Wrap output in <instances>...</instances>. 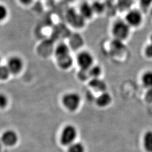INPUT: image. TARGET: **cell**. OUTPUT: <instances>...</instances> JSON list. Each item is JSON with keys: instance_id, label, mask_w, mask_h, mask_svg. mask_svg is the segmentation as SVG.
Instances as JSON below:
<instances>
[{"instance_id": "1", "label": "cell", "mask_w": 152, "mask_h": 152, "mask_svg": "<svg viewBox=\"0 0 152 152\" xmlns=\"http://www.w3.org/2000/svg\"><path fill=\"white\" fill-rule=\"evenodd\" d=\"M77 135L76 127L73 125L66 126L61 131L60 135V142L63 145H70L74 142Z\"/></svg>"}, {"instance_id": "2", "label": "cell", "mask_w": 152, "mask_h": 152, "mask_svg": "<svg viewBox=\"0 0 152 152\" xmlns=\"http://www.w3.org/2000/svg\"><path fill=\"white\" fill-rule=\"evenodd\" d=\"M113 34L117 39L121 40L127 38L130 33V26L122 20H118L114 23L113 29Z\"/></svg>"}, {"instance_id": "3", "label": "cell", "mask_w": 152, "mask_h": 152, "mask_svg": "<svg viewBox=\"0 0 152 152\" xmlns=\"http://www.w3.org/2000/svg\"><path fill=\"white\" fill-rule=\"evenodd\" d=\"M81 102L80 95L76 92H69L64 95L63 103L68 110L74 111L78 108Z\"/></svg>"}, {"instance_id": "4", "label": "cell", "mask_w": 152, "mask_h": 152, "mask_svg": "<svg viewBox=\"0 0 152 152\" xmlns=\"http://www.w3.org/2000/svg\"><path fill=\"white\" fill-rule=\"evenodd\" d=\"M92 55L87 51H82L77 56V63L81 69L88 70L93 64Z\"/></svg>"}, {"instance_id": "5", "label": "cell", "mask_w": 152, "mask_h": 152, "mask_svg": "<svg viewBox=\"0 0 152 152\" xmlns=\"http://www.w3.org/2000/svg\"><path fill=\"white\" fill-rule=\"evenodd\" d=\"M66 18L68 22L75 27L80 28L84 26L85 18L72 9L66 12Z\"/></svg>"}, {"instance_id": "6", "label": "cell", "mask_w": 152, "mask_h": 152, "mask_svg": "<svg viewBox=\"0 0 152 152\" xmlns=\"http://www.w3.org/2000/svg\"><path fill=\"white\" fill-rule=\"evenodd\" d=\"M126 22L130 26H139L142 22V15L140 12L136 10L129 11L126 16Z\"/></svg>"}, {"instance_id": "7", "label": "cell", "mask_w": 152, "mask_h": 152, "mask_svg": "<svg viewBox=\"0 0 152 152\" xmlns=\"http://www.w3.org/2000/svg\"><path fill=\"white\" fill-rule=\"evenodd\" d=\"M23 66V62L21 58L18 56H13L8 61L7 67L10 72L18 73L21 71Z\"/></svg>"}, {"instance_id": "8", "label": "cell", "mask_w": 152, "mask_h": 152, "mask_svg": "<svg viewBox=\"0 0 152 152\" xmlns=\"http://www.w3.org/2000/svg\"><path fill=\"white\" fill-rule=\"evenodd\" d=\"M2 140L6 145H13L15 144L18 141L17 134L14 131H6L2 135Z\"/></svg>"}, {"instance_id": "9", "label": "cell", "mask_w": 152, "mask_h": 152, "mask_svg": "<svg viewBox=\"0 0 152 152\" xmlns=\"http://www.w3.org/2000/svg\"><path fill=\"white\" fill-rule=\"evenodd\" d=\"M112 101L110 95L107 92H103L96 98V103L99 107H105L110 104Z\"/></svg>"}, {"instance_id": "10", "label": "cell", "mask_w": 152, "mask_h": 152, "mask_svg": "<svg viewBox=\"0 0 152 152\" xmlns=\"http://www.w3.org/2000/svg\"><path fill=\"white\" fill-rule=\"evenodd\" d=\"M89 85L94 89L102 92H104L107 88L106 83L99 78H92V80L89 82Z\"/></svg>"}, {"instance_id": "11", "label": "cell", "mask_w": 152, "mask_h": 152, "mask_svg": "<svg viewBox=\"0 0 152 152\" xmlns=\"http://www.w3.org/2000/svg\"><path fill=\"white\" fill-rule=\"evenodd\" d=\"M80 14L85 19L90 18L92 16L94 11L92 9V6L88 3L84 2L80 6Z\"/></svg>"}, {"instance_id": "12", "label": "cell", "mask_w": 152, "mask_h": 152, "mask_svg": "<svg viewBox=\"0 0 152 152\" xmlns=\"http://www.w3.org/2000/svg\"><path fill=\"white\" fill-rule=\"evenodd\" d=\"M69 55V50L66 45L60 44L56 47L55 50V55L57 59L63 58Z\"/></svg>"}, {"instance_id": "13", "label": "cell", "mask_w": 152, "mask_h": 152, "mask_svg": "<svg viewBox=\"0 0 152 152\" xmlns=\"http://www.w3.org/2000/svg\"><path fill=\"white\" fill-rule=\"evenodd\" d=\"M144 146L147 152H152V131H147L144 136Z\"/></svg>"}, {"instance_id": "14", "label": "cell", "mask_w": 152, "mask_h": 152, "mask_svg": "<svg viewBox=\"0 0 152 152\" xmlns=\"http://www.w3.org/2000/svg\"><path fill=\"white\" fill-rule=\"evenodd\" d=\"M58 63L60 67L63 69H68L69 68L72 64L73 60L70 55L66 56L63 58L57 59Z\"/></svg>"}, {"instance_id": "15", "label": "cell", "mask_w": 152, "mask_h": 152, "mask_svg": "<svg viewBox=\"0 0 152 152\" xmlns=\"http://www.w3.org/2000/svg\"><path fill=\"white\" fill-rule=\"evenodd\" d=\"M68 152H85V147L81 142H74L69 145Z\"/></svg>"}, {"instance_id": "16", "label": "cell", "mask_w": 152, "mask_h": 152, "mask_svg": "<svg viewBox=\"0 0 152 152\" xmlns=\"http://www.w3.org/2000/svg\"><path fill=\"white\" fill-rule=\"evenodd\" d=\"M142 82L145 87H152V72H147L142 77Z\"/></svg>"}, {"instance_id": "17", "label": "cell", "mask_w": 152, "mask_h": 152, "mask_svg": "<svg viewBox=\"0 0 152 152\" xmlns=\"http://www.w3.org/2000/svg\"><path fill=\"white\" fill-rule=\"evenodd\" d=\"M90 77L94 78H99L102 73V69L100 66L97 65H92V66L88 69Z\"/></svg>"}, {"instance_id": "18", "label": "cell", "mask_w": 152, "mask_h": 152, "mask_svg": "<svg viewBox=\"0 0 152 152\" xmlns=\"http://www.w3.org/2000/svg\"><path fill=\"white\" fill-rule=\"evenodd\" d=\"M10 71L7 66L0 65V80H4L8 78L10 74Z\"/></svg>"}, {"instance_id": "19", "label": "cell", "mask_w": 152, "mask_h": 152, "mask_svg": "<svg viewBox=\"0 0 152 152\" xmlns=\"http://www.w3.org/2000/svg\"><path fill=\"white\" fill-rule=\"evenodd\" d=\"M91 6L94 12L101 13L105 9V6L103 4L100 2H95Z\"/></svg>"}, {"instance_id": "20", "label": "cell", "mask_w": 152, "mask_h": 152, "mask_svg": "<svg viewBox=\"0 0 152 152\" xmlns=\"http://www.w3.org/2000/svg\"><path fill=\"white\" fill-rule=\"evenodd\" d=\"M131 4V0H118V6L121 10L128 9Z\"/></svg>"}, {"instance_id": "21", "label": "cell", "mask_w": 152, "mask_h": 152, "mask_svg": "<svg viewBox=\"0 0 152 152\" xmlns=\"http://www.w3.org/2000/svg\"><path fill=\"white\" fill-rule=\"evenodd\" d=\"M8 15V10L5 6L0 4V21L4 20Z\"/></svg>"}, {"instance_id": "22", "label": "cell", "mask_w": 152, "mask_h": 152, "mask_svg": "<svg viewBox=\"0 0 152 152\" xmlns=\"http://www.w3.org/2000/svg\"><path fill=\"white\" fill-rule=\"evenodd\" d=\"M8 103L7 98L3 94H0V108H4Z\"/></svg>"}, {"instance_id": "23", "label": "cell", "mask_w": 152, "mask_h": 152, "mask_svg": "<svg viewBox=\"0 0 152 152\" xmlns=\"http://www.w3.org/2000/svg\"><path fill=\"white\" fill-rule=\"evenodd\" d=\"M79 77L81 79H82L83 80H86L87 78H88L90 76L88 74V70H83V69H81V71L79 73Z\"/></svg>"}, {"instance_id": "24", "label": "cell", "mask_w": 152, "mask_h": 152, "mask_svg": "<svg viewBox=\"0 0 152 152\" xmlns=\"http://www.w3.org/2000/svg\"><path fill=\"white\" fill-rule=\"evenodd\" d=\"M140 5L142 7L148 8L152 4V0H140Z\"/></svg>"}, {"instance_id": "25", "label": "cell", "mask_w": 152, "mask_h": 152, "mask_svg": "<svg viewBox=\"0 0 152 152\" xmlns=\"http://www.w3.org/2000/svg\"><path fill=\"white\" fill-rule=\"evenodd\" d=\"M145 53L148 57L152 58V42L147 46Z\"/></svg>"}, {"instance_id": "26", "label": "cell", "mask_w": 152, "mask_h": 152, "mask_svg": "<svg viewBox=\"0 0 152 152\" xmlns=\"http://www.w3.org/2000/svg\"><path fill=\"white\" fill-rule=\"evenodd\" d=\"M146 100L148 102H152V87L149 88L145 95Z\"/></svg>"}, {"instance_id": "27", "label": "cell", "mask_w": 152, "mask_h": 152, "mask_svg": "<svg viewBox=\"0 0 152 152\" xmlns=\"http://www.w3.org/2000/svg\"><path fill=\"white\" fill-rule=\"evenodd\" d=\"M33 0H19V1L24 5H29L30 4Z\"/></svg>"}, {"instance_id": "28", "label": "cell", "mask_w": 152, "mask_h": 152, "mask_svg": "<svg viewBox=\"0 0 152 152\" xmlns=\"http://www.w3.org/2000/svg\"><path fill=\"white\" fill-rule=\"evenodd\" d=\"M65 1H66V2H71V1H72L73 0H64Z\"/></svg>"}, {"instance_id": "29", "label": "cell", "mask_w": 152, "mask_h": 152, "mask_svg": "<svg viewBox=\"0 0 152 152\" xmlns=\"http://www.w3.org/2000/svg\"><path fill=\"white\" fill-rule=\"evenodd\" d=\"M151 41H152V37H151Z\"/></svg>"}, {"instance_id": "30", "label": "cell", "mask_w": 152, "mask_h": 152, "mask_svg": "<svg viewBox=\"0 0 152 152\" xmlns=\"http://www.w3.org/2000/svg\"><path fill=\"white\" fill-rule=\"evenodd\" d=\"M0 61H1V58H0Z\"/></svg>"}]
</instances>
